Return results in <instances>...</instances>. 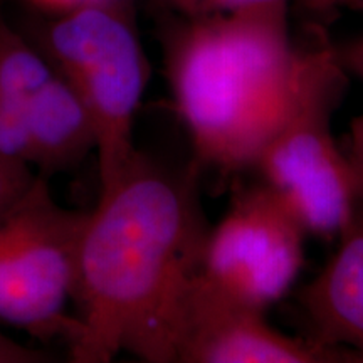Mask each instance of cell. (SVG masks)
<instances>
[{
    "label": "cell",
    "instance_id": "cell-13",
    "mask_svg": "<svg viewBox=\"0 0 363 363\" xmlns=\"http://www.w3.org/2000/svg\"><path fill=\"white\" fill-rule=\"evenodd\" d=\"M189 4H197L206 9H222L234 13H262L279 12L283 0H185Z\"/></svg>",
    "mask_w": 363,
    "mask_h": 363
},
{
    "label": "cell",
    "instance_id": "cell-11",
    "mask_svg": "<svg viewBox=\"0 0 363 363\" xmlns=\"http://www.w3.org/2000/svg\"><path fill=\"white\" fill-rule=\"evenodd\" d=\"M35 172L24 163L9 162L0 158V214L17 202L30 187Z\"/></svg>",
    "mask_w": 363,
    "mask_h": 363
},
{
    "label": "cell",
    "instance_id": "cell-15",
    "mask_svg": "<svg viewBox=\"0 0 363 363\" xmlns=\"http://www.w3.org/2000/svg\"><path fill=\"white\" fill-rule=\"evenodd\" d=\"M44 2L54 4V6L59 7H83V6H91V4H99L103 0H44Z\"/></svg>",
    "mask_w": 363,
    "mask_h": 363
},
{
    "label": "cell",
    "instance_id": "cell-8",
    "mask_svg": "<svg viewBox=\"0 0 363 363\" xmlns=\"http://www.w3.org/2000/svg\"><path fill=\"white\" fill-rule=\"evenodd\" d=\"M315 338L363 362V208L345 233L333 257L301 293Z\"/></svg>",
    "mask_w": 363,
    "mask_h": 363
},
{
    "label": "cell",
    "instance_id": "cell-3",
    "mask_svg": "<svg viewBox=\"0 0 363 363\" xmlns=\"http://www.w3.org/2000/svg\"><path fill=\"white\" fill-rule=\"evenodd\" d=\"M343 84L328 52L303 57L291 101L252 163L306 233L323 238H340L358 211L352 165L331 131Z\"/></svg>",
    "mask_w": 363,
    "mask_h": 363
},
{
    "label": "cell",
    "instance_id": "cell-5",
    "mask_svg": "<svg viewBox=\"0 0 363 363\" xmlns=\"http://www.w3.org/2000/svg\"><path fill=\"white\" fill-rule=\"evenodd\" d=\"M56 72L83 99L96 133L101 187L135 157L133 125L148 79L131 29L99 4L76 7L49 33Z\"/></svg>",
    "mask_w": 363,
    "mask_h": 363
},
{
    "label": "cell",
    "instance_id": "cell-6",
    "mask_svg": "<svg viewBox=\"0 0 363 363\" xmlns=\"http://www.w3.org/2000/svg\"><path fill=\"white\" fill-rule=\"evenodd\" d=\"M306 234L291 208L261 184L238 195L208 229L201 271L222 291L266 310L296 281Z\"/></svg>",
    "mask_w": 363,
    "mask_h": 363
},
{
    "label": "cell",
    "instance_id": "cell-7",
    "mask_svg": "<svg viewBox=\"0 0 363 363\" xmlns=\"http://www.w3.org/2000/svg\"><path fill=\"white\" fill-rule=\"evenodd\" d=\"M172 362L333 363L353 362L320 340L286 335L264 310L230 296L199 269L182 294L172 326Z\"/></svg>",
    "mask_w": 363,
    "mask_h": 363
},
{
    "label": "cell",
    "instance_id": "cell-12",
    "mask_svg": "<svg viewBox=\"0 0 363 363\" xmlns=\"http://www.w3.org/2000/svg\"><path fill=\"white\" fill-rule=\"evenodd\" d=\"M347 157L350 162L353 177H355L358 207L363 208V115L352 121L350 135H348Z\"/></svg>",
    "mask_w": 363,
    "mask_h": 363
},
{
    "label": "cell",
    "instance_id": "cell-9",
    "mask_svg": "<svg viewBox=\"0 0 363 363\" xmlns=\"http://www.w3.org/2000/svg\"><path fill=\"white\" fill-rule=\"evenodd\" d=\"M27 163L49 177L76 169L96 153V133L83 99L59 72L26 101Z\"/></svg>",
    "mask_w": 363,
    "mask_h": 363
},
{
    "label": "cell",
    "instance_id": "cell-16",
    "mask_svg": "<svg viewBox=\"0 0 363 363\" xmlns=\"http://www.w3.org/2000/svg\"><path fill=\"white\" fill-rule=\"evenodd\" d=\"M355 71L358 72V74L362 76V79H363V65H362V66H358V67H355Z\"/></svg>",
    "mask_w": 363,
    "mask_h": 363
},
{
    "label": "cell",
    "instance_id": "cell-10",
    "mask_svg": "<svg viewBox=\"0 0 363 363\" xmlns=\"http://www.w3.org/2000/svg\"><path fill=\"white\" fill-rule=\"evenodd\" d=\"M56 69L27 44L0 27V99L26 103Z\"/></svg>",
    "mask_w": 363,
    "mask_h": 363
},
{
    "label": "cell",
    "instance_id": "cell-1",
    "mask_svg": "<svg viewBox=\"0 0 363 363\" xmlns=\"http://www.w3.org/2000/svg\"><path fill=\"white\" fill-rule=\"evenodd\" d=\"M207 233L194 172L167 169L136 152L86 217L71 360L108 363L125 352L172 363L174 316L201 269Z\"/></svg>",
    "mask_w": 363,
    "mask_h": 363
},
{
    "label": "cell",
    "instance_id": "cell-2",
    "mask_svg": "<svg viewBox=\"0 0 363 363\" xmlns=\"http://www.w3.org/2000/svg\"><path fill=\"white\" fill-rule=\"evenodd\" d=\"M303 57L289 49L279 12L234 13L177 43L172 93L203 163L227 172L252 167L291 101Z\"/></svg>",
    "mask_w": 363,
    "mask_h": 363
},
{
    "label": "cell",
    "instance_id": "cell-4",
    "mask_svg": "<svg viewBox=\"0 0 363 363\" xmlns=\"http://www.w3.org/2000/svg\"><path fill=\"white\" fill-rule=\"evenodd\" d=\"M48 180L35 175L19 201L0 214V321L35 338L69 342L76 318L66 315V305L88 212L57 203Z\"/></svg>",
    "mask_w": 363,
    "mask_h": 363
},
{
    "label": "cell",
    "instance_id": "cell-14",
    "mask_svg": "<svg viewBox=\"0 0 363 363\" xmlns=\"http://www.w3.org/2000/svg\"><path fill=\"white\" fill-rule=\"evenodd\" d=\"M45 362L43 352L27 348L0 333V363H39Z\"/></svg>",
    "mask_w": 363,
    "mask_h": 363
}]
</instances>
